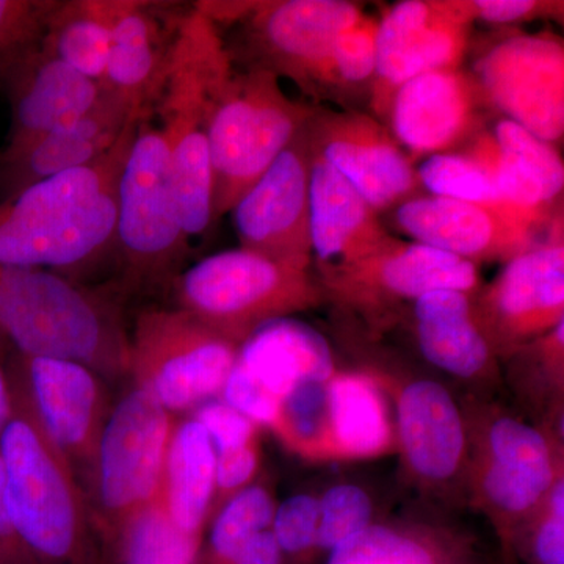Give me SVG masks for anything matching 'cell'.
Masks as SVG:
<instances>
[{"label": "cell", "mask_w": 564, "mask_h": 564, "mask_svg": "<svg viewBox=\"0 0 564 564\" xmlns=\"http://www.w3.org/2000/svg\"><path fill=\"white\" fill-rule=\"evenodd\" d=\"M533 551L540 564H564V519L551 516L541 525Z\"/></svg>", "instance_id": "c3c4849f"}, {"label": "cell", "mask_w": 564, "mask_h": 564, "mask_svg": "<svg viewBox=\"0 0 564 564\" xmlns=\"http://www.w3.org/2000/svg\"><path fill=\"white\" fill-rule=\"evenodd\" d=\"M193 419L209 434L215 454L251 445L254 425L250 419L245 417L225 402L199 404Z\"/></svg>", "instance_id": "60d3db41"}, {"label": "cell", "mask_w": 564, "mask_h": 564, "mask_svg": "<svg viewBox=\"0 0 564 564\" xmlns=\"http://www.w3.org/2000/svg\"><path fill=\"white\" fill-rule=\"evenodd\" d=\"M313 252L326 265H348L395 243L377 212L332 165L314 158L310 181Z\"/></svg>", "instance_id": "7402d4cb"}, {"label": "cell", "mask_w": 564, "mask_h": 564, "mask_svg": "<svg viewBox=\"0 0 564 564\" xmlns=\"http://www.w3.org/2000/svg\"><path fill=\"white\" fill-rule=\"evenodd\" d=\"M315 113L285 95L272 70H231L215 85L206 122L212 221L232 212Z\"/></svg>", "instance_id": "5b68a950"}, {"label": "cell", "mask_w": 564, "mask_h": 564, "mask_svg": "<svg viewBox=\"0 0 564 564\" xmlns=\"http://www.w3.org/2000/svg\"><path fill=\"white\" fill-rule=\"evenodd\" d=\"M109 28L110 50L104 87L129 99L144 115L161 99L169 77L176 31L163 28L158 3L140 0H91Z\"/></svg>", "instance_id": "ac0fdd59"}, {"label": "cell", "mask_w": 564, "mask_h": 564, "mask_svg": "<svg viewBox=\"0 0 564 564\" xmlns=\"http://www.w3.org/2000/svg\"><path fill=\"white\" fill-rule=\"evenodd\" d=\"M62 0H0V91L6 95L43 51Z\"/></svg>", "instance_id": "d6a6232c"}, {"label": "cell", "mask_w": 564, "mask_h": 564, "mask_svg": "<svg viewBox=\"0 0 564 564\" xmlns=\"http://www.w3.org/2000/svg\"><path fill=\"white\" fill-rule=\"evenodd\" d=\"M215 455H217L215 489L221 492H232L242 488L251 480L258 467V455L252 444Z\"/></svg>", "instance_id": "f6af8a7d"}, {"label": "cell", "mask_w": 564, "mask_h": 564, "mask_svg": "<svg viewBox=\"0 0 564 564\" xmlns=\"http://www.w3.org/2000/svg\"><path fill=\"white\" fill-rule=\"evenodd\" d=\"M552 516L564 519V486L562 481L556 484L554 492H552Z\"/></svg>", "instance_id": "f907efd6"}, {"label": "cell", "mask_w": 564, "mask_h": 564, "mask_svg": "<svg viewBox=\"0 0 564 564\" xmlns=\"http://www.w3.org/2000/svg\"><path fill=\"white\" fill-rule=\"evenodd\" d=\"M480 101L484 96L474 77L458 68L430 70L397 90L389 110V131L414 155L451 152L456 144L474 139Z\"/></svg>", "instance_id": "e0dca14e"}, {"label": "cell", "mask_w": 564, "mask_h": 564, "mask_svg": "<svg viewBox=\"0 0 564 564\" xmlns=\"http://www.w3.org/2000/svg\"><path fill=\"white\" fill-rule=\"evenodd\" d=\"M464 2L403 0L378 21L372 109L388 121L397 90L408 80L437 69H456L470 28Z\"/></svg>", "instance_id": "7c38bea8"}, {"label": "cell", "mask_w": 564, "mask_h": 564, "mask_svg": "<svg viewBox=\"0 0 564 564\" xmlns=\"http://www.w3.org/2000/svg\"><path fill=\"white\" fill-rule=\"evenodd\" d=\"M144 117L150 115L104 87L98 102L79 120L40 137L17 154L0 158V202L36 182L98 161L133 121Z\"/></svg>", "instance_id": "2e32d148"}, {"label": "cell", "mask_w": 564, "mask_h": 564, "mask_svg": "<svg viewBox=\"0 0 564 564\" xmlns=\"http://www.w3.org/2000/svg\"><path fill=\"white\" fill-rule=\"evenodd\" d=\"M280 544L272 529L254 534L226 564H284Z\"/></svg>", "instance_id": "7dc6e473"}, {"label": "cell", "mask_w": 564, "mask_h": 564, "mask_svg": "<svg viewBox=\"0 0 564 564\" xmlns=\"http://www.w3.org/2000/svg\"><path fill=\"white\" fill-rule=\"evenodd\" d=\"M464 154L488 173L503 198L534 229L551 218V207L564 188V165L554 144L513 121L500 120L491 132L475 133Z\"/></svg>", "instance_id": "d6986e66"}, {"label": "cell", "mask_w": 564, "mask_h": 564, "mask_svg": "<svg viewBox=\"0 0 564 564\" xmlns=\"http://www.w3.org/2000/svg\"><path fill=\"white\" fill-rule=\"evenodd\" d=\"M378 21L364 17L340 33L334 44V66L340 87L372 82L377 63Z\"/></svg>", "instance_id": "74e56055"}, {"label": "cell", "mask_w": 564, "mask_h": 564, "mask_svg": "<svg viewBox=\"0 0 564 564\" xmlns=\"http://www.w3.org/2000/svg\"><path fill=\"white\" fill-rule=\"evenodd\" d=\"M43 50L102 85L109 61V28L93 10L91 0H62L52 17Z\"/></svg>", "instance_id": "4dcf8cb0"}, {"label": "cell", "mask_w": 564, "mask_h": 564, "mask_svg": "<svg viewBox=\"0 0 564 564\" xmlns=\"http://www.w3.org/2000/svg\"><path fill=\"white\" fill-rule=\"evenodd\" d=\"M470 20H480L489 24H513V22L534 20L549 11L562 10L558 3L536 2V0H473L464 2Z\"/></svg>", "instance_id": "ee69618b"}, {"label": "cell", "mask_w": 564, "mask_h": 564, "mask_svg": "<svg viewBox=\"0 0 564 564\" xmlns=\"http://www.w3.org/2000/svg\"><path fill=\"white\" fill-rule=\"evenodd\" d=\"M215 467L217 455L206 430L195 419L174 423L159 497L184 532L203 536L214 499Z\"/></svg>", "instance_id": "4316f807"}, {"label": "cell", "mask_w": 564, "mask_h": 564, "mask_svg": "<svg viewBox=\"0 0 564 564\" xmlns=\"http://www.w3.org/2000/svg\"><path fill=\"white\" fill-rule=\"evenodd\" d=\"M491 448L494 463L503 469L525 475L547 488L551 485V456L544 437L536 430L513 419H502L494 423Z\"/></svg>", "instance_id": "d590c367"}, {"label": "cell", "mask_w": 564, "mask_h": 564, "mask_svg": "<svg viewBox=\"0 0 564 564\" xmlns=\"http://www.w3.org/2000/svg\"><path fill=\"white\" fill-rule=\"evenodd\" d=\"M563 221L544 243L519 252L494 282L488 302L505 329L529 333L563 318L564 243Z\"/></svg>", "instance_id": "603a6c76"}, {"label": "cell", "mask_w": 564, "mask_h": 564, "mask_svg": "<svg viewBox=\"0 0 564 564\" xmlns=\"http://www.w3.org/2000/svg\"><path fill=\"white\" fill-rule=\"evenodd\" d=\"M326 408L328 395L323 383H302L281 400L280 417L282 413L296 436L313 437L321 429Z\"/></svg>", "instance_id": "b9f144b4"}, {"label": "cell", "mask_w": 564, "mask_h": 564, "mask_svg": "<svg viewBox=\"0 0 564 564\" xmlns=\"http://www.w3.org/2000/svg\"><path fill=\"white\" fill-rule=\"evenodd\" d=\"M236 362L278 400L295 386L325 383L333 373L332 348L317 329L291 317L273 318L252 329Z\"/></svg>", "instance_id": "cb8c5ba5"}, {"label": "cell", "mask_w": 564, "mask_h": 564, "mask_svg": "<svg viewBox=\"0 0 564 564\" xmlns=\"http://www.w3.org/2000/svg\"><path fill=\"white\" fill-rule=\"evenodd\" d=\"M415 173L430 195L484 207L533 239L536 229L532 223L503 198L488 173L464 152L429 155Z\"/></svg>", "instance_id": "f546056e"}, {"label": "cell", "mask_w": 564, "mask_h": 564, "mask_svg": "<svg viewBox=\"0 0 564 564\" xmlns=\"http://www.w3.org/2000/svg\"><path fill=\"white\" fill-rule=\"evenodd\" d=\"M485 488L494 503L508 511H524L538 502L547 486L533 478L510 473L494 463L486 475Z\"/></svg>", "instance_id": "7bdbcfd3"}, {"label": "cell", "mask_w": 564, "mask_h": 564, "mask_svg": "<svg viewBox=\"0 0 564 564\" xmlns=\"http://www.w3.org/2000/svg\"><path fill=\"white\" fill-rule=\"evenodd\" d=\"M475 84L507 120L554 144L564 135V46L554 35H514L475 63Z\"/></svg>", "instance_id": "8fae6325"}, {"label": "cell", "mask_w": 564, "mask_h": 564, "mask_svg": "<svg viewBox=\"0 0 564 564\" xmlns=\"http://www.w3.org/2000/svg\"><path fill=\"white\" fill-rule=\"evenodd\" d=\"M102 88L41 51L6 93L11 118L0 158L17 154L40 137L79 120L98 102Z\"/></svg>", "instance_id": "44dd1931"}, {"label": "cell", "mask_w": 564, "mask_h": 564, "mask_svg": "<svg viewBox=\"0 0 564 564\" xmlns=\"http://www.w3.org/2000/svg\"><path fill=\"white\" fill-rule=\"evenodd\" d=\"M272 496L259 486L232 497L215 518L207 544L206 564H226L254 534L272 529Z\"/></svg>", "instance_id": "836d02e7"}, {"label": "cell", "mask_w": 564, "mask_h": 564, "mask_svg": "<svg viewBox=\"0 0 564 564\" xmlns=\"http://www.w3.org/2000/svg\"><path fill=\"white\" fill-rule=\"evenodd\" d=\"M247 20L252 68L272 70L295 80L303 90L339 88L334 66V44L345 29L364 17L361 7L345 0H280L226 3Z\"/></svg>", "instance_id": "30bf717a"}, {"label": "cell", "mask_w": 564, "mask_h": 564, "mask_svg": "<svg viewBox=\"0 0 564 564\" xmlns=\"http://www.w3.org/2000/svg\"><path fill=\"white\" fill-rule=\"evenodd\" d=\"M141 120L98 161L0 202V265L66 276L117 245L118 185Z\"/></svg>", "instance_id": "6da1fadb"}, {"label": "cell", "mask_w": 564, "mask_h": 564, "mask_svg": "<svg viewBox=\"0 0 564 564\" xmlns=\"http://www.w3.org/2000/svg\"><path fill=\"white\" fill-rule=\"evenodd\" d=\"M321 505L314 497L295 496L274 510L272 533L280 544L282 555L300 556L315 547Z\"/></svg>", "instance_id": "f35d334b"}, {"label": "cell", "mask_w": 564, "mask_h": 564, "mask_svg": "<svg viewBox=\"0 0 564 564\" xmlns=\"http://www.w3.org/2000/svg\"><path fill=\"white\" fill-rule=\"evenodd\" d=\"M0 339L22 358L79 362L102 378L129 375L131 337L118 307L51 270L0 265Z\"/></svg>", "instance_id": "3957f363"}, {"label": "cell", "mask_w": 564, "mask_h": 564, "mask_svg": "<svg viewBox=\"0 0 564 564\" xmlns=\"http://www.w3.org/2000/svg\"><path fill=\"white\" fill-rule=\"evenodd\" d=\"M0 564H36L11 521L2 459H0Z\"/></svg>", "instance_id": "bcb514c9"}, {"label": "cell", "mask_w": 564, "mask_h": 564, "mask_svg": "<svg viewBox=\"0 0 564 564\" xmlns=\"http://www.w3.org/2000/svg\"><path fill=\"white\" fill-rule=\"evenodd\" d=\"M315 547L332 552L352 534L370 525L372 502L358 486H334L323 497Z\"/></svg>", "instance_id": "8d00e7d4"}, {"label": "cell", "mask_w": 564, "mask_h": 564, "mask_svg": "<svg viewBox=\"0 0 564 564\" xmlns=\"http://www.w3.org/2000/svg\"><path fill=\"white\" fill-rule=\"evenodd\" d=\"M307 126L232 209L240 248L303 270L313 256Z\"/></svg>", "instance_id": "5bb4252c"}, {"label": "cell", "mask_w": 564, "mask_h": 564, "mask_svg": "<svg viewBox=\"0 0 564 564\" xmlns=\"http://www.w3.org/2000/svg\"><path fill=\"white\" fill-rule=\"evenodd\" d=\"M328 564H437L433 552L413 538L369 525L337 545Z\"/></svg>", "instance_id": "e575fe53"}, {"label": "cell", "mask_w": 564, "mask_h": 564, "mask_svg": "<svg viewBox=\"0 0 564 564\" xmlns=\"http://www.w3.org/2000/svg\"><path fill=\"white\" fill-rule=\"evenodd\" d=\"M173 429V414L137 384L110 408L88 477L99 540L158 497Z\"/></svg>", "instance_id": "ba28073f"}, {"label": "cell", "mask_w": 564, "mask_h": 564, "mask_svg": "<svg viewBox=\"0 0 564 564\" xmlns=\"http://www.w3.org/2000/svg\"><path fill=\"white\" fill-rule=\"evenodd\" d=\"M221 391L225 403L252 423L272 425L280 421V400L259 384L239 364L234 362Z\"/></svg>", "instance_id": "ab89813d"}, {"label": "cell", "mask_w": 564, "mask_h": 564, "mask_svg": "<svg viewBox=\"0 0 564 564\" xmlns=\"http://www.w3.org/2000/svg\"><path fill=\"white\" fill-rule=\"evenodd\" d=\"M414 313L419 345L430 362L458 377H473L484 369L489 347L475 326L466 293H426L415 300Z\"/></svg>", "instance_id": "83f0119b"}, {"label": "cell", "mask_w": 564, "mask_h": 564, "mask_svg": "<svg viewBox=\"0 0 564 564\" xmlns=\"http://www.w3.org/2000/svg\"><path fill=\"white\" fill-rule=\"evenodd\" d=\"M408 458L429 478L451 477L463 452V426L451 393L434 381L408 386L399 406Z\"/></svg>", "instance_id": "484cf974"}, {"label": "cell", "mask_w": 564, "mask_h": 564, "mask_svg": "<svg viewBox=\"0 0 564 564\" xmlns=\"http://www.w3.org/2000/svg\"><path fill=\"white\" fill-rule=\"evenodd\" d=\"M181 310L240 344L262 323L311 299L306 270L258 252L229 250L203 259L176 278Z\"/></svg>", "instance_id": "8992f818"}, {"label": "cell", "mask_w": 564, "mask_h": 564, "mask_svg": "<svg viewBox=\"0 0 564 564\" xmlns=\"http://www.w3.org/2000/svg\"><path fill=\"white\" fill-rule=\"evenodd\" d=\"M393 221L415 243L474 262L491 256L514 258L532 248V237L499 215L474 204L419 195L397 207Z\"/></svg>", "instance_id": "ffe728a7"}, {"label": "cell", "mask_w": 564, "mask_h": 564, "mask_svg": "<svg viewBox=\"0 0 564 564\" xmlns=\"http://www.w3.org/2000/svg\"><path fill=\"white\" fill-rule=\"evenodd\" d=\"M328 410L340 444L355 455H370L383 447L386 426L383 404L372 386L358 377L334 381Z\"/></svg>", "instance_id": "1f68e13d"}, {"label": "cell", "mask_w": 564, "mask_h": 564, "mask_svg": "<svg viewBox=\"0 0 564 564\" xmlns=\"http://www.w3.org/2000/svg\"><path fill=\"white\" fill-rule=\"evenodd\" d=\"M104 564H202L203 536L174 524L161 497L133 511L101 540Z\"/></svg>", "instance_id": "f1b7e54d"}, {"label": "cell", "mask_w": 564, "mask_h": 564, "mask_svg": "<svg viewBox=\"0 0 564 564\" xmlns=\"http://www.w3.org/2000/svg\"><path fill=\"white\" fill-rule=\"evenodd\" d=\"M129 375L170 414L196 410L225 384L237 358L234 340L181 307H151L131 334Z\"/></svg>", "instance_id": "52a82bcc"}, {"label": "cell", "mask_w": 564, "mask_h": 564, "mask_svg": "<svg viewBox=\"0 0 564 564\" xmlns=\"http://www.w3.org/2000/svg\"><path fill=\"white\" fill-rule=\"evenodd\" d=\"M231 55L215 22L202 10L182 17L158 111L169 141L170 177L185 236H202L212 221V165L207 111L215 85L231 73Z\"/></svg>", "instance_id": "277c9868"}, {"label": "cell", "mask_w": 564, "mask_h": 564, "mask_svg": "<svg viewBox=\"0 0 564 564\" xmlns=\"http://www.w3.org/2000/svg\"><path fill=\"white\" fill-rule=\"evenodd\" d=\"M11 392L13 415L0 433V459L7 505L22 543L36 564H104L77 474L13 383Z\"/></svg>", "instance_id": "7a4b0ae2"}, {"label": "cell", "mask_w": 564, "mask_h": 564, "mask_svg": "<svg viewBox=\"0 0 564 564\" xmlns=\"http://www.w3.org/2000/svg\"><path fill=\"white\" fill-rule=\"evenodd\" d=\"M307 135L314 158L343 174L377 214L423 195L413 159L377 118L317 110Z\"/></svg>", "instance_id": "9a60e30c"}, {"label": "cell", "mask_w": 564, "mask_h": 564, "mask_svg": "<svg viewBox=\"0 0 564 564\" xmlns=\"http://www.w3.org/2000/svg\"><path fill=\"white\" fill-rule=\"evenodd\" d=\"M188 247L172 177L169 141L151 117L137 128L118 185L117 248L135 281H161Z\"/></svg>", "instance_id": "9c48e42d"}, {"label": "cell", "mask_w": 564, "mask_h": 564, "mask_svg": "<svg viewBox=\"0 0 564 564\" xmlns=\"http://www.w3.org/2000/svg\"><path fill=\"white\" fill-rule=\"evenodd\" d=\"M9 372L41 430L74 473L88 470L90 477L96 445L110 411L101 375L79 362L22 356Z\"/></svg>", "instance_id": "4fadbf2b"}, {"label": "cell", "mask_w": 564, "mask_h": 564, "mask_svg": "<svg viewBox=\"0 0 564 564\" xmlns=\"http://www.w3.org/2000/svg\"><path fill=\"white\" fill-rule=\"evenodd\" d=\"M11 415H13V392H11L10 372L3 362L2 347H0V433L6 429Z\"/></svg>", "instance_id": "681fc988"}, {"label": "cell", "mask_w": 564, "mask_h": 564, "mask_svg": "<svg viewBox=\"0 0 564 564\" xmlns=\"http://www.w3.org/2000/svg\"><path fill=\"white\" fill-rule=\"evenodd\" d=\"M344 282L373 285L402 299H421L426 293H466L478 280L475 262L448 252L397 240L391 247L348 265H333Z\"/></svg>", "instance_id": "d4e9b609"}]
</instances>
